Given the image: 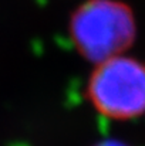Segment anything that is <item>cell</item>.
<instances>
[{
  "label": "cell",
  "mask_w": 145,
  "mask_h": 146,
  "mask_svg": "<svg viewBox=\"0 0 145 146\" xmlns=\"http://www.w3.org/2000/svg\"><path fill=\"white\" fill-rule=\"evenodd\" d=\"M68 31L78 54L98 64L127 52L137 38V20L121 0H86L71 13Z\"/></svg>",
  "instance_id": "1"
},
{
  "label": "cell",
  "mask_w": 145,
  "mask_h": 146,
  "mask_svg": "<svg viewBox=\"0 0 145 146\" xmlns=\"http://www.w3.org/2000/svg\"><path fill=\"white\" fill-rule=\"evenodd\" d=\"M93 108L112 121L145 115V62L125 54L96 64L86 88Z\"/></svg>",
  "instance_id": "2"
},
{
  "label": "cell",
  "mask_w": 145,
  "mask_h": 146,
  "mask_svg": "<svg viewBox=\"0 0 145 146\" xmlns=\"http://www.w3.org/2000/svg\"><path fill=\"white\" fill-rule=\"evenodd\" d=\"M93 146H131V145L124 142V141H121V139H102V141L94 143Z\"/></svg>",
  "instance_id": "3"
}]
</instances>
